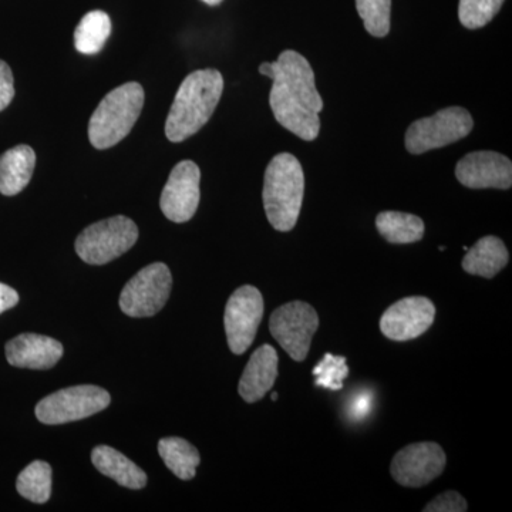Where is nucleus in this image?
I'll use <instances>...</instances> for the list:
<instances>
[{
    "label": "nucleus",
    "instance_id": "1",
    "mask_svg": "<svg viewBox=\"0 0 512 512\" xmlns=\"http://www.w3.org/2000/svg\"><path fill=\"white\" fill-rule=\"evenodd\" d=\"M259 73L274 82L269 104L275 120L302 140H316L323 100L308 60L295 50H285L275 62L262 63Z\"/></svg>",
    "mask_w": 512,
    "mask_h": 512
},
{
    "label": "nucleus",
    "instance_id": "2",
    "mask_svg": "<svg viewBox=\"0 0 512 512\" xmlns=\"http://www.w3.org/2000/svg\"><path fill=\"white\" fill-rule=\"evenodd\" d=\"M224 92V77L215 69L188 74L175 94L165 121V136L181 143L197 134L210 121Z\"/></svg>",
    "mask_w": 512,
    "mask_h": 512
},
{
    "label": "nucleus",
    "instance_id": "3",
    "mask_svg": "<svg viewBox=\"0 0 512 512\" xmlns=\"http://www.w3.org/2000/svg\"><path fill=\"white\" fill-rule=\"evenodd\" d=\"M305 194V174L298 158L281 153L272 158L265 171L264 208L266 218L279 232L295 228Z\"/></svg>",
    "mask_w": 512,
    "mask_h": 512
},
{
    "label": "nucleus",
    "instance_id": "4",
    "mask_svg": "<svg viewBox=\"0 0 512 512\" xmlns=\"http://www.w3.org/2000/svg\"><path fill=\"white\" fill-rule=\"evenodd\" d=\"M144 106V89L136 82L111 90L94 110L89 123L90 143L97 150L119 144L133 130Z\"/></svg>",
    "mask_w": 512,
    "mask_h": 512
},
{
    "label": "nucleus",
    "instance_id": "5",
    "mask_svg": "<svg viewBox=\"0 0 512 512\" xmlns=\"http://www.w3.org/2000/svg\"><path fill=\"white\" fill-rule=\"evenodd\" d=\"M138 239L136 222L117 215L96 222L76 239V252L89 265H106L134 247Z\"/></svg>",
    "mask_w": 512,
    "mask_h": 512
},
{
    "label": "nucleus",
    "instance_id": "6",
    "mask_svg": "<svg viewBox=\"0 0 512 512\" xmlns=\"http://www.w3.org/2000/svg\"><path fill=\"white\" fill-rule=\"evenodd\" d=\"M474 120L463 107H447L431 117L416 120L407 128L406 148L419 156L436 148L450 146L473 131Z\"/></svg>",
    "mask_w": 512,
    "mask_h": 512
},
{
    "label": "nucleus",
    "instance_id": "7",
    "mask_svg": "<svg viewBox=\"0 0 512 512\" xmlns=\"http://www.w3.org/2000/svg\"><path fill=\"white\" fill-rule=\"evenodd\" d=\"M110 402L109 392L101 387L92 384L67 387L37 403L36 417L40 423L49 426L72 423L103 412Z\"/></svg>",
    "mask_w": 512,
    "mask_h": 512
},
{
    "label": "nucleus",
    "instance_id": "8",
    "mask_svg": "<svg viewBox=\"0 0 512 512\" xmlns=\"http://www.w3.org/2000/svg\"><path fill=\"white\" fill-rule=\"evenodd\" d=\"M173 288V276L163 262L141 269L120 295V309L131 318H150L164 308Z\"/></svg>",
    "mask_w": 512,
    "mask_h": 512
},
{
    "label": "nucleus",
    "instance_id": "9",
    "mask_svg": "<svg viewBox=\"0 0 512 512\" xmlns=\"http://www.w3.org/2000/svg\"><path fill=\"white\" fill-rule=\"evenodd\" d=\"M318 328V313L309 303L302 301L279 306L269 319L272 336L295 362H303L308 357Z\"/></svg>",
    "mask_w": 512,
    "mask_h": 512
},
{
    "label": "nucleus",
    "instance_id": "10",
    "mask_svg": "<svg viewBox=\"0 0 512 512\" xmlns=\"http://www.w3.org/2000/svg\"><path fill=\"white\" fill-rule=\"evenodd\" d=\"M262 318L264 298L255 286H241L232 293L225 306L224 325L234 355H244L251 348Z\"/></svg>",
    "mask_w": 512,
    "mask_h": 512
},
{
    "label": "nucleus",
    "instance_id": "11",
    "mask_svg": "<svg viewBox=\"0 0 512 512\" xmlns=\"http://www.w3.org/2000/svg\"><path fill=\"white\" fill-rule=\"evenodd\" d=\"M200 181V167L194 161L175 165L160 198L161 211L168 220L183 224L194 217L200 205Z\"/></svg>",
    "mask_w": 512,
    "mask_h": 512
},
{
    "label": "nucleus",
    "instance_id": "12",
    "mask_svg": "<svg viewBox=\"0 0 512 512\" xmlns=\"http://www.w3.org/2000/svg\"><path fill=\"white\" fill-rule=\"evenodd\" d=\"M447 457L437 443H416L402 448L393 457L390 473L403 487H424L441 476Z\"/></svg>",
    "mask_w": 512,
    "mask_h": 512
},
{
    "label": "nucleus",
    "instance_id": "13",
    "mask_svg": "<svg viewBox=\"0 0 512 512\" xmlns=\"http://www.w3.org/2000/svg\"><path fill=\"white\" fill-rule=\"evenodd\" d=\"M436 306L424 296H410L393 303L380 319V330L387 339L407 342L419 338L433 325Z\"/></svg>",
    "mask_w": 512,
    "mask_h": 512
},
{
    "label": "nucleus",
    "instance_id": "14",
    "mask_svg": "<svg viewBox=\"0 0 512 512\" xmlns=\"http://www.w3.org/2000/svg\"><path fill=\"white\" fill-rule=\"evenodd\" d=\"M456 177L461 185L471 190H510L511 160L495 151H476L458 161Z\"/></svg>",
    "mask_w": 512,
    "mask_h": 512
},
{
    "label": "nucleus",
    "instance_id": "15",
    "mask_svg": "<svg viewBox=\"0 0 512 512\" xmlns=\"http://www.w3.org/2000/svg\"><path fill=\"white\" fill-rule=\"evenodd\" d=\"M62 356V343L49 336L23 333L6 343V359L20 369H52Z\"/></svg>",
    "mask_w": 512,
    "mask_h": 512
},
{
    "label": "nucleus",
    "instance_id": "16",
    "mask_svg": "<svg viewBox=\"0 0 512 512\" xmlns=\"http://www.w3.org/2000/svg\"><path fill=\"white\" fill-rule=\"evenodd\" d=\"M278 365V353L271 345H262L256 349L239 380V396L247 403L264 399L265 394L274 387Z\"/></svg>",
    "mask_w": 512,
    "mask_h": 512
},
{
    "label": "nucleus",
    "instance_id": "17",
    "mask_svg": "<svg viewBox=\"0 0 512 512\" xmlns=\"http://www.w3.org/2000/svg\"><path fill=\"white\" fill-rule=\"evenodd\" d=\"M36 154L32 147L16 146L0 156V194L13 197L28 187L35 171Z\"/></svg>",
    "mask_w": 512,
    "mask_h": 512
},
{
    "label": "nucleus",
    "instance_id": "18",
    "mask_svg": "<svg viewBox=\"0 0 512 512\" xmlns=\"http://www.w3.org/2000/svg\"><path fill=\"white\" fill-rule=\"evenodd\" d=\"M510 261V254L500 238L488 235L468 249L463 259V269L470 275L494 278Z\"/></svg>",
    "mask_w": 512,
    "mask_h": 512
},
{
    "label": "nucleus",
    "instance_id": "19",
    "mask_svg": "<svg viewBox=\"0 0 512 512\" xmlns=\"http://www.w3.org/2000/svg\"><path fill=\"white\" fill-rule=\"evenodd\" d=\"M92 461L94 467L103 476L110 477L111 480L123 485V487L130 488V490H141V488L146 487V473L114 448L109 446L94 448Z\"/></svg>",
    "mask_w": 512,
    "mask_h": 512
},
{
    "label": "nucleus",
    "instance_id": "20",
    "mask_svg": "<svg viewBox=\"0 0 512 512\" xmlns=\"http://www.w3.org/2000/svg\"><path fill=\"white\" fill-rule=\"evenodd\" d=\"M376 228L390 244L404 245L419 242L424 237V222L407 212L384 211L376 218Z\"/></svg>",
    "mask_w": 512,
    "mask_h": 512
},
{
    "label": "nucleus",
    "instance_id": "21",
    "mask_svg": "<svg viewBox=\"0 0 512 512\" xmlns=\"http://www.w3.org/2000/svg\"><path fill=\"white\" fill-rule=\"evenodd\" d=\"M158 453L163 458L165 466L181 480H192L197 474V467L201 463L200 453L187 440L180 437L161 439L158 443Z\"/></svg>",
    "mask_w": 512,
    "mask_h": 512
},
{
    "label": "nucleus",
    "instance_id": "22",
    "mask_svg": "<svg viewBox=\"0 0 512 512\" xmlns=\"http://www.w3.org/2000/svg\"><path fill=\"white\" fill-rule=\"evenodd\" d=\"M111 20L103 10H93L80 20L74 30V47L82 55H96L109 39Z\"/></svg>",
    "mask_w": 512,
    "mask_h": 512
},
{
    "label": "nucleus",
    "instance_id": "23",
    "mask_svg": "<svg viewBox=\"0 0 512 512\" xmlns=\"http://www.w3.org/2000/svg\"><path fill=\"white\" fill-rule=\"evenodd\" d=\"M18 493L35 504H45L52 494V467L46 461H33L16 481Z\"/></svg>",
    "mask_w": 512,
    "mask_h": 512
},
{
    "label": "nucleus",
    "instance_id": "24",
    "mask_svg": "<svg viewBox=\"0 0 512 512\" xmlns=\"http://www.w3.org/2000/svg\"><path fill=\"white\" fill-rule=\"evenodd\" d=\"M356 9L367 33L375 37L389 35L392 0H356Z\"/></svg>",
    "mask_w": 512,
    "mask_h": 512
},
{
    "label": "nucleus",
    "instance_id": "25",
    "mask_svg": "<svg viewBox=\"0 0 512 512\" xmlns=\"http://www.w3.org/2000/svg\"><path fill=\"white\" fill-rule=\"evenodd\" d=\"M504 0H460L458 19L464 28L476 30L495 18Z\"/></svg>",
    "mask_w": 512,
    "mask_h": 512
},
{
    "label": "nucleus",
    "instance_id": "26",
    "mask_svg": "<svg viewBox=\"0 0 512 512\" xmlns=\"http://www.w3.org/2000/svg\"><path fill=\"white\" fill-rule=\"evenodd\" d=\"M312 373L316 377V386L338 392L343 389V382L349 376L346 357L326 353L318 365L313 367Z\"/></svg>",
    "mask_w": 512,
    "mask_h": 512
},
{
    "label": "nucleus",
    "instance_id": "27",
    "mask_svg": "<svg viewBox=\"0 0 512 512\" xmlns=\"http://www.w3.org/2000/svg\"><path fill=\"white\" fill-rule=\"evenodd\" d=\"M467 510V501L457 491H447L423 508L424 512H466Z\"/></svg>",
    "mask_w": 512,
    "mask_h": 512
},
{
    "label": "nucleus",
    "instance_id": "28",
    "mask_svg": "<svg viewBox=\"0 0 512 512\" xmlns=\"http://www.w3.org/2000/svg\"><path fill=\"white\" fill-rule=\"evenodd\" d=\"M15 97V83L9 64L0 60V111L8 109Z\"/></svg>",
    "mask_w": 512,
    "mask_h": 512
},
{
    "label": "nucleus",
    "instance_id": "29",
    "mask_svg": "<svg viewBox=\"0 0 512 512\" xmlns=\"http://www.w3.org/2000/svg\"><path fill=\"white\" fill-rule=\"evenodd\" d=\"M18 302V292H16L15 289L10 288V286L0 282V313L15 308V306L18 305Z\"/></svg>",
    "mask_w": 512,
    "mask_h": 512
},
{
    "label": "nucleus",
    "instance_id": "30",
    "mask_svg": "<svg viewBox=\"0 0 512 512\" xmlns=\"http://www.w3.org/2000/svg\"><path fill=\"white\" fill-rule=\"evenodd\" d=\"M370 404H372V397L360 396L353 406V414L359 419V417H365L370 412Z\"/></svg>",
    "mask_w": 512,
    "mask_h": 512
},
{
    "label": "nucleus",
    "instance_id": "31",
    "mask_svg": "<svg viewBox=\"0 0 512 512\" xmlns=\"http://www.w3.org/2000/svg\"><path fill=\"white\" fill-rule=\"evenodd\" d=\"M202 2L207 3V5H210V6H217V5H220L222 0H202Z\"/></svg>",
    "mask_w": 512,
    "mask_h": 512
},
{
    "label": "nucleus",
    "instance_id": "32",
    "mask_svg": "<svg viewBox=\"0 0 512 512\" xmlns=\"http://www.w3.org/2000/svg\"><path fill=\"white\" fill-rule=\"evenodd\" d=\"M271 399L274 400V402L278 400V393H272Z\"/></svg>",
    "mask_w": 512,
    "mask_h": 512
}]
</instances>
